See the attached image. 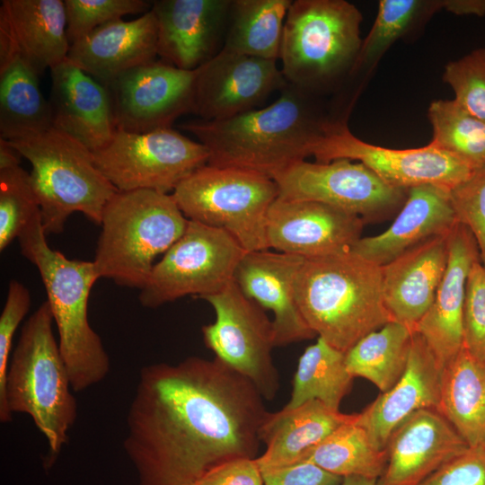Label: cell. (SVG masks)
Instances as JSON below:
<instances>
[{
	"label": "cell",
	"mask_w": 485,
	"mask_h": 485,
	"mask_svg": "<svg viewBox=\"0 0 485 485\" xmlns=\"http://www.w3.org/2000/svg\"><path fill=\"white\" fill-rule=\"evenodd\" d=\"M54 319L46 300L23 324L7 370L0 421L26 413L48 441L52 457L67 441L77 418L67 368L53 333Z\"/></svg>",
	"instance_id": "5b68a950"
},
{
	"label": "cell",
	"mask_w": 485,
	"mask_h": 485,
	"mask_svg": "<svg viewBox=\"0 0 485 485\" xmlns=\"http://www.w3.org/2000/svg\"><path fill=\"white\" fill-rule=\"evenodd\" d=\"M197 69L152 61L118 76L108 86L117 130L146 133L172 128L193 113Z\"/></svg>",
	"instance_id": "9a60e30c"
},
{
	"label": "cell",
	"mask_w": 485,
	"mask_h": 485,
	"mask_svg": "<svg viewBox=\"0 0 485 485\" xmlns=\"http://www.w3.org/2000/svg\"><path fill=\"white\" fill-rule=\"evenodd\" d=\"M304 260L270 249L247 251L234 274V280L242 292L264 310L272 312L276 347L316 336L304 321L295 298V278Z\"/></svg>",
	"instance_id": "d6986e66"
},
{
	"label": "cell",
	"mask_w": 485,
	"mask_h": 485,
	"mask_svg": "<svg viewBox=\"0 0 485 485\" xmlns=\"http://www.w3.org/2000/svg\"><path fill=\"white\" fill-rule=\"evenodd\" d=\"M171 194L189 220L225 232L246 251L269 249L267 216L278 197V185L271 178L206 164Z\"/></svg>",
	"instance_id": "9c48e42d"
},
{
	"label": "cell",
	"mask_w": 485,
	"mask_h": 485,
	"mask_svg": "<svg viewBox=\"0 0 485 485\" xmlns=\"http://www.w3.org/2000/svg\"><path fill=\"white\" fill-rule=\"evenodd\" d=\"M429 2L381 0L374 24L362 44L350 75L373 66L387 48L414 23Z\"/></svg>",
	"instance_id": "d590c367"
},
{
	"label": "cell",
	"mask_w": 485,
	"mask_h": 485,
	"mask_svg": "<svg viewBox=\"0 0 485 485\" xmlns=\"http://www.w3.org/2000/svg\"><path fill=\"white\" fill-rule=\"evenodd\" d=\"M315 97L287 83L268 106L179 128L207 147L208 165L255 172L273 180L311 155L331 120L324 117Z\"/></svg>",
	"instance_id": "7a4b0ae2"
},
{
	"label": "cell",
	"mask_w": 485,
	"mask_h": 485,
	"mask_svg": "<svg viewBox=\"0 0 485 485\" xmlns=\"http://www.w3.org/2000/svg\"><path fill=\"white\" fill-rule=\"evenodd\" d=\"M463 348L485 361V268L481 260L472 266L463 304Z\"/></svg>",
	"instance_id": "60d3db41"
},
{
	"label": "cell",
	"mask_w": 485,
	"mask_h": 485,
	"mask_svg": "<svg viewBox=\"0 0 485 485\" xmlns=\"http://www.w3.org/2000/svg\"><path fill=\"white\" fill-rule=\"evenodd\" d=\"M457 223L450 190L416 186L408 190L392 224L377 235L361 237L350 251L383 267L432 237L448 234Z\"/></svg>",
	"instance_id": "cb8c5ba5"
},
{
	"label": "cell",
	"mask_w": 485,
	"mask_h": 485,
	"mask_svg": "<svg viewBox=\"0 0 485 485\" xmlns=\"http://www.w3.org/2000/svg\"><path fill=\"white\" fill-rule=\"evenodd\" d=\"M231 0H157V52L174 66L196 70L224 46Z\"/></svg>",
	"instance_id": "ac0fdd59"
},
{
	"label": "cell",
	"mask_w": 485,
	"mask_h": 485,
	"mask_svg": "<svg viewBox=\"0 0 485 485\" xmlns=\"http://www.w3.org/2000/svg\"><path fill=\"white\" fill-rule=\"evenodd\" d=\"M437 4L455 14L485 15V0H445L437 1Z\"/></svg>",
	"instance_id": "bcb514c9"
},
{
	"label": "cell",
	"mask_w": 485,
	"mask_h": 485,
	"mask_svg": "<svg viewBox=\"0 0 485 485\" xmlns=\"http://www.w3.org/2000/svg\"><path fill=\"white\" fill-rule=\"evenodd\" d=\"M311 155L318 163L339 159L361 163L388 185L405 190L424 184L451 190L477 168L432 142L409 149L366 143L353 135L344 120L332 119L313 145Z\"/></svg>",
	"instance_id": "4fadbf2b"
},
{
	"label": "cell",
	"mask_w": 485,
	"mask_h": 485,
	"mask_svg": "<svg viewBox=\"0 0 485 485\" xmlns=\"http://www.w3.org/2000/svg\"><path fill=\"white\" fill-rule=\"evenodd\" d=\"M39 73L0 35V138L13 140L52 128Z\"/></svg>",
	"instance_id": "f1b7e54d"
},
{
	"label": "cell",
	"mask_w": 485,
	"mask_h": 485,
	"mask_svg": "<svg viewBox=\"0 0 485 485\" xmlns=\"http://www.w3.org/2000/svg\"><path fill=\"white\" fill-rule=\"evenodd\" d=\"M291 0H231L222 49L278 60Z\"/></svg>",
	"instance_id": "4dcf8cb0"
},
{
	"label": "cell",
	"mask_w": 485,
	"mask_h": 485,
	"mask_svg": "<svg viewBox=\"0 0 485 485\" xmlns=\"http://www.w3.org/2000/svg\"><path fill=\"white\" fill-rule=\"evenodd\" d=\"M188 223L170 193L118 191L101 216L93 260L99 278L141 290L155 259L181 238Z\"/></svg>",
	"instance_id": "8992f818"
},
{
	"label": "cell",
	"mask_w": 485,
	"mask_h": 485,
	"mask_svg": "<svg viewBox=\"0 0 485 485\" xmlns=\"http://www.w3.org/2000/svg\"><path fill=\"white\" fill-rule=\"evenodd\" d=\"M21 157L19 152L7 140L0 138V168L19 165Z\"/></svg>",
	"instance_id": "7dc6e473"
},
{
	"label": "cell",
	"mask_w": 485,
	"mask_h": 485,
	"mask_svg": "<svg viewBox=\"0 0 485 485\" xmlns=\"http://www.w3.org/2000/svg\"><path fill=\"white\" fill-rule=\"evenodd\" d=\"M420 485H485V446H469Z\"/></svg>",
	"instance_id": "7bdbcfd3"
},
{
	"label": "cell",
	"mask_w": 485,
	"mask_h": 485,
	"mask_svg": "<svg viewBox=\"0 0 485 485\" xmlns=\"http://www.w3.org/2000/svg\"><path fill=\"white\" fill-rule=\"evenodd\" d=\"M273 180L278 197L324 203L365 223L389 218L401 208L408 192L388 185L363 163L348 159L304 160Z\"/></svg>",
	"instance_id": "5bb4252c"
},
{
	"label": "cell",
	"mask_w": 485,
	"mask_h": 485,
	"mask_svg": "<svg viewBox=\"0 0 485 485\" xmlns=\"http://www.w3.org/2000/svg\"><path fill=\"white\" fill-rule=\"evenodd\" d=\"M157 22L152 10L140 17L105 23L70 45L67 58L108 86L121 74L155 60Z\"/></svg>",
	"instance_id": "d4e9b609"
},
{
	"label": "cell",
	"mask_w": 485,
	"mask_h": 485,
	"mask_svg": "<svg viewBox=\"0 0 485 485\" xmlns=\"http://www.w3.org/2000/svg\"><path fill=\"white\" fill-rule=\"evenodd\" d=\"M0 35L6 37L40 75L67 58L63 0H2Z\"/></svg>",
	"instance_id": "4316f807"
},
{
	"label": "cell",
	"mask_w": 485,
	"mask_h": 485,
	"mask_svg": "<svg viewBox=\"0 0 485 485\" xmlns=\"http://www.w3.org/2000/svg\"><path fill=\"white\" fill-rule=\"evenodd\" d=\"M269 413L254 384L216 357L152 364L139 373L123 447L138 485H190L257 458Z\"/></svg>",
	"instance_id": "6da1fadb"
},
{
	"label": "cell",
	"mask_w": 485,
	"mask_h": 485,
	"mask_svg": "<svg viewBox=\"0 0 485 485\" xmlns=\"http://www.w3.org/2000/svg\"><path fill=\"white\" fill-rule=\"evenodd\" d=\"M29 289L20 281L12 279L0 315V404L5 393L6 375L14 333L31 307Z\"/></svg>",
	"instance_id": "b9f144b4"
},
{
	"label": "cell",
	"mask_w": 485,
	"mask_h": 485,
	"mask_svg": "<svg viewBox=\"0 0 485 485\" xmlns=\"http://www.w3.org/2000/svg\"><path fill=\"white\" fill-rule=\"evenodd\" d=\"M450 198L456 220L472 232L485 268V164L453 188Z\"/></svg>",
	"instance_id": "ab89813d"
},
{
	"label": "cell",
	"mask_w": 485,
	"mask_h": 485,
	"mask_svg": "<svg viewBox=\"0 0 485 485\" xmlns=\"http://www.w3.org/2000/svg\"><path fill=\"white\" fill-rule=\"evenodd\" d=\"M66 34L70 45L96 28L128 14H144L151 10L146 0H64Z\"/></svg>",
	"instance_id": "74e56055"
},
{
	"label": "cell",
	"mask_w": 485,
	"mask_h": 485,
	"mask_svg": "<svg viewBox=\"0 0 485 485\" xmlns=\"http://www.w3.org/2000/svg\"><path fill=\"white\" fill-rule=\"evenodd\" d=\"M361 22L360 11L345 0L292 1L278 58L287 83L316 95L350 75Z\"/></svg>",
	"instance_id": "52a82bcc"
},
{
	"label": "cell",
	"mask_w": 485,
	"mask_h": 485,
	"mask_svg": "<svg viewBox=\"0 0 485 485\" xmlns=\"http://www.w3.org/2000/svg\"><path fill=\"white\" fill-rule=\"evenodd\" d=\"M469 448L436 409L411 414L391 435L388 462L376 485H420L432 473Z\"/></svg>",
	"instance_id": "ffe728a7"
},
{
	"label": "cell",
	"mask_w": 485,
	"mask_h": 485,
	"mask_svg": "<svg viewBox=\"0 0 485 485\" xmlns=\"http://www.w3.org/2000/svg\"><path fill=\"white\" fill-rule=\"evenodd\" d=\"M40 213L30 173L21 164L0 168V251L18 239Z\"/></svg>",
	"instance_id": "8d00e7d4"
},
{
	"label": "cell",
	"mask_w": 485,
	"mask_h": 485,
	"mask_svg": "<svg viewBox=\"0 0 485 485\" xmlns=\"http://www.w3.org/2000/svg\"><path fill=\"white\" fill-rule=\"evenodd\" d=\"M193 484L264 485V481L256 458H240L211 469Z\"/></svg>",
	"instance_id": "ee69618b"
},
{
	"label": "cell",
	"mask_w": 485,
	"mask_h": 485,
	"mask_svg": "<svg viewBox=\"0 0 485 485\" xmlns=\"http://www.w3.org/2000/svg\"><path fill=\"white\" fill-rule=\"evenodd\" d=\"M481 260L470 229L457 223L448 235L447 266L434 301L414 331L419 333L442 369L463 347V304L469 271Z\"/></svg>",
	"instance_id": "44dd1931"
},
{
	"label": "cell",
	"mask_w": 485,
	"mask_h": 485,
	"mask_svg": "<svg viewBox=\"0 0 485 485\" xmlns=\"http://www.w3.org/2000/svg\"><path fill=\"white\" fill-rule=\"evenodd\" d=\"M437 410L469 446H485V361L463 347L442 370Z\"/></svg>",
	"instance_id": "f546056e"
},
{
	"label": "cell",
	"mask_w": 485,
	"mask_h": 485,
	"mask_svg": "<svg viewBox=\"0 0 485 485\" xmlns=\"http://www.w3.org/2000/svg\"><path fill=\"white\" fill-rule=\"evenodd\" d=\"M449 234L432 237L381 267L384 302L393 322L414 331L431 306L447 266Z\"/></svg>",
	"instance_id": "484cf974"
},
{
	"label": "cell",
	"mask_w": 485,
	"mask_h": 485,
	"mask_svg": "<svg viewBox=\"0 0 485 485\" xmlns=\"http://www.w3.org/2000/svg\"><path fill=\"white\" fill-rule=\"evenodd\" d=\"M442 370L426 341L414 331L400 380L357 413V423L366 429L376 447L386 449L392 432L414 412L438 410Z\"/></svg>",
	"instance_id": "603a6c76"
},
{
	"label": "cell",
	"mask_w": 485,
	"mask_h": 485,
	"mask_svg": "<svg viewBox=\"0 0 485 485\" xmlns=\"http://www.w3.org/2000/svg\"><path fill=\"white\" fill-rule=\"evenodd\" d=\"M356 418L357 414L342 413L317 400L269 412L260 428L266 450L256 461L261 472L297 463L308 450Z\"/></svg>",
	"instance_id": "83f0119b"
},
{
	"label": "cell",
	"mask_w": 485,
	"mask_h": 485,
	"mask_svg": "<svg viewBox=\"0 0 485 485\" xmlns=\"http://www.w3.org/2000/svg\"><path fill=\"white\" fill-rule=\"evenodd\" d=\"M295 290L311 330L344 353L393 322L384 302L382 268L350 251L304 259Z\"/></svg>",
	"instance_id": "3957f363"
},
{
	"label": "cell",
	"mask_w": 485,
	"mask_h": 485,
	"mask_svg": "<svg viewBox=\"0 0 485 485\" xmlns=\"http://www.w3.org/2000/svg\"><path fill=\"white\" fill-rule=\"evenodd\" d=\"M262 475L264 485H340L343 480L311 463L264 471Z\"/></svg>",
	"instance_id": "f6af8a7d"
},
{
	"label": "cell",
	"mask_w": 485,
	"mask_h": 485,
	"mask_svg": "<svg viewBox=\"0 0 485 485\" xmlns=\"http://www.w3.org/2000/svg\"><path fill=\"white\" fill-rule=\"evenodd\" d=\"M18 241L22 254L37 268L45 287L73 391L101 382L110 364L88 318L91 290L100 278L93 261L71 260L52 249L41 213L31 220Z\"/></svg>",
	"instance_id": "277c9868"
},
{
	"label": "cell",
	"mask_w": 485,
	"mask_h": 485,
	"mask_svg": "<svg viewBox=\"0 0 485 485\" xmlns=\"http://www.w3.org/2000/svg\"><path fill=\"white\" fill-rule=\"evenodd\" d=\"M190 485H195V484H190Z\"/></svg>",
	"instance_id": "681fc988"
},
{
	"label": "cell",
	"mask_w": 485,
	"mask_h": 485,
	"mask_svg": "<svg viewBox=\"0 0 485 485\" xmlns=\"http://www.w3.org/2000/svg\"><path fill=\"white\" fill-rule=\"evenodd\" d=\"M377 480L360 476L344 477L340 485H376Z\"/></svg>",
	"instance_id": "c3c4849f"
},
{
	"label": "cell",
	"mask_w": 485,
	"mask_h": 485,
	"mask_svg": "<svg viewBox=\"0 0 485 485\" xmlns=\"http://www.w3.org/2000/svg\"><path fill=\"white\" fill-rule=\"evenodd\" d=\"M428 119L432 143L474 166L485 164V120L470 114L454 100L431 102Z\"/></svg>",
	"instance_id": "e575fe53"
},
{
	"label": "cell",
	"mask_w": 485,
	"mask_h": 485,
	"mask_svg": "<svg viewBox=\"0 0 485 485\" xmlns=\"http://www.w3.org/2000/svg\"><path fill=\"white\" fill-rule=\"evenodd\" d=\"M413 332L390 322L368 333L345 353L348 371L354 378L369 380L382 392L388 391L405 371Z\"/></svg>",
	"instance_id": "1f68e13d"
},
{
	"label": "cell",
	"mask_w": 485,
	"mask_h": 485,
	"mask_svg": "<svg viewBox=\"0 0 485 485\" xmlns=\"http://www.w3.org/2000/svg\"><path fill=\"white\" fill-rule=\"evenodd\" d=\"M444 81L454 93V101L474 117L485 120V48L449 62Z\"/></svg>",
	"instance_id": "f35d334b"
},
{
	"label": "cell",
	"mask_w": 485,
	"mask_h": 485,
	"mask_svg": "<svg viewBox=\"0 0 485 485\" xmlns=\"http://www.w3.org/2000/svg\"><path fill=\"white\" fill-rule=\"evenodd\" d=\"M201 299L216 313L215 322L202 327L206 347L251 381L264 400L274 399L280 380L272 358L276 347L273 322L264 309L247 297L234 280Z\"/></svg>",
	"instance_id": "7c38bea8"
},
{
	"label": "cell",
	"mask_w": 485,
	"mask_h": 485,
	"mask_svg": "<svg viewBox=\"0 0 485 485\" xmlns=\"http://www.w3.org/2000/svg\"><path fill=\"white\" fill-rule=\"evenodd\" d=\"M366 223L330 205L278 197L266 224L269 249L304 259L349 251Z\"/></svg>",
	"instance_id": "e0dca14e"
},
{
	"label": "cell",
	"mask_w": 485,
	"mask_h": 485,
	"mask_svg": "<svg viewBox=\"0 0 485 485\" xmlns=\"http://www.w3.org/2000/svg\"><path fill=\"white\" fill-rule=\"evenodd\" d=\"M247 252L225 232L189 220L181 238L155 263L138 296L157 308L187 295L200 299L234 280Z\"/></svg>",
	"instance_id": "30bf717a"
},
{
	"label": "cell",
	"mask_w": 485,
	"mask_h": 485,
	"mask_svg": "<svg viewBox=\"0 0 485 485\" xmlns=\"http://www.w3.org/2000/svg\"><path fill=\"white\" fill-rule=\"evenodd\" d=\"M7 141L31 165V183L47 235L62 233L76 212L101 225L103 209L118 190L97 168L92 151L54 128Z\"/></svg>",
	"instance_id": "ba28073f"
},
{
	"label": "cell",
	"mask_w": 485,
	"mask_h": 485,
	"mask_svg": "<svg viewBox=\"0 0 485 485\" xmlns=\"http://www.w3.org/2000/svg\"><path fill=\"white\" fill-rule=\"evenodd\" d=\"M353 379L346 366L345 353L318 337L298 360L291 397L283 409H294L317 400L339 410L342 399L352 387Z\"/></svg>",
	"instance_id": "836d02e7"
},
{
	"label": "cell",
	"mask_w": 485,
	"mask_h": 485,
	"mask_svg": "<svg viewBox=\"0 0 485 485\" xmlns=\"http://www.w3.org/2000/svg\"><path fill=\"white\" fill-rule=\"evenodd\" d=\"M287 84L277 60L221 49L197 69L193 113L206 121L237 116L259 109Z\"/></svg>",
	"instance_id": "2e32d148"
},
{
	"label": "cell",
	"mask_w": 485,
	"mask_h": 485,
	"mask_svg": "<svg viewBox=\"0 0 485 485\" xmlns=\"http://www.w3.org/2000/svg\"><path fill=\"white\" fill-rule=\"evenodd\" d=\"M93 154L97 168L118 191L168 194L207 164L209 157L204 145L172 128L146 133L116 130L110 141Z\"/></svg>",
	"instance_id": "8fae6325"
},
{
	"label": "cell",
	"mask_w": 485,
	"mask_h": 485,
	"mask_svg": "<svg viewBox=\"0 0 485 485\" xmlns=\"http://www.w3.org/2000/svg\"><path fill=\"white\" fill-rule=\"evenodd\" d=\"M50 73L52 128L75 138L93 153L105 146L117 130L108 88L68 58L52 67Z\"/></svg>",
	"instance_id": "7402d4cb"
},
{
	"label": "cell",
	"mask_w": 485,
	"mask_h": 485,
	"mask_svg": "<svg viewBox=\"0 0 485 485\" xmlns=\"http://www.w3.org/2000/svg\"><path fill=\"white\" fill-rule=\"evenodd\" d=\"M357 418L308 450L298 463H311L341 478L378 480L387 465V449L375 446L366 429L357 423Z\"/></svg>",
	"instance_id": "d6a6232c"
}]
</instances>
